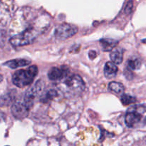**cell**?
Wrapping results in <instances>:
<instances>
[{
    "label": "cell",
    "mask_w": 146,
    "mask_h": 146,
    "mask_svg": "<svg viewBox=\"0 0 146 146\" xmlns=\"http://www.w3.org/2000/svg\"><path fill=\"white\" fill-rule=\"evenodd\" d=\"M103 49L105 51H109L113 49L114 47L118 44V41L111 38H103L100 41Z\"/></svg>",
    "instance_id": "7c38bea8"
},
{
    "label": "cell",
    "mask_w": 146,
    "mask_h": 146,
    "mask_svg": "<svg viewBox=\"0 0 146 146\" xmlns=\"http://www.w3.org/2000/svg\"><path fill=\"white\" fill-rule=\"evenodd\" d=\"M108 88L111 92L114 93L118 95H121V94H123L124 91H125V87L122 84L118 82H115V81H113L111 82L108 85Z\"/></svg>",
    "instance_id": "4fadbf2b"
},
{
    "label": "cell",
    "mask_w": 146,
    "mask_h": 146,
    "mask_svg": "<svg viewBox=\"0 0 146 146\" xmlns=\"http://www.w3.org/2000/svg\"><path fill=\"white\" fill-rule=\"evenodd\" d=\"M121 100L122 104L125 106H128L136 101V98L131 96L128 95V94H122Z\"/></svg>",
    "instance_id": "2e32d148"
},
{
    "label": "cell",
    "mask_w": 146,
    "mask_h": 146,
    "mask_svg": "<svg viewBox=\"0 0 146 146\" xmlns=\"http://www.w3.org/2000/svg\"><path fill=\"white\" fill-rule=\"evenodd\" d=\"M6 118V115L5 114L3 113H0V122L4 121Z\"/></svg>",
    "instance_id": "d6986e66"
},
{
    "label": "cell",
    "mask_w": 146,
    "mask_h": 146,
    "mask_svg": "<svg viewBox=\"0 0 146 146\" xmlns=\"http://www.w3.org/2000/svg\"><path fill=\"white\" fill-rule=\"evenodd\" d=\"M61 85L66 91L71 95H78L85 89V84L81 77L78 75L67 76Z\"/></svg>",
    "instance_id": "277c9868"
},
{
    "label": "cell",
    "mask_w": 146,
    "mask_h": 146,
    "mask_svg": "<svg viewBox=\"0 0 146 146\" xmlns=\"http://www.w3.org/2000/svg\"><path fill=\"white\" fill-rule=\"evenodd\" d=\"M96 56V53L95 51H90L89 52L90 58H91V59H94Z\"/></svg>",
    "instance_id": "ac0fdd59"
},
{
    "label": "cell",
    "mask_w": 146,
    "mask_h": 146,
    "mask_svg": "<svg viewBox=\"0 0 146 146\" xmlns=\"http://www.w3.org/2000/svg\"><path fill=\"white\" fill-rule=\"evenodd\" d=\"M45 26L39 27V24H34L27 27L24 31L10 38L9 41L14 46H22L31 44L44 31Z\"/></svg>",
    "instance_id": "6da1fadb"
},
{
    "label": "cell",
    "mask_w": 146,
    "mask_h": 146,
    "mask_svg": "<svg viewBox=\"0 0 146 146\" xmlns=\"http://www.w3.org/2000/svg\"><path fill=\"white\" fill-rule=\"evenodd\" d=\"M68 68L66 66H63L60 68L53 67L48 72V78L51 81H61L68 76Z\"/></svg>",
    "instance_id": "52a82bcc"
},
{
    "label": "cell",
    "mask_w": 146,
    "mask_h": 146,
    "mask_svg": "<svg viewBox=\"0 0 146 146\" xmlns=\"http://www.w3.org/2000/svg\"><path fill=\"white\" fill-rule=\"evenodd\" d=\"M111 61L115 64H120L122 63L123 59V51L120 48H115L112 51L110 55Z\"/></svg>",
    "instance_id": "8fae6325"
},
{
    "label": "cell",
    "mask_w": 146,
    "mask_h": 146,
    "mask_svg": "<svg viewBox=\"0 0 146 146\" xmlns=\"http://www.w3.org/2000/svg\"><path fill=\"white\" fill-rule=\"evenodd\" d=\"M78 31L76 26L70 24H63L58 26L55 30V36L61 40L66 39L75 35Z\"/></svg>",
    "instance_id": "5b68a950"
},
{
    "label": "cell",
    "mask_w": 146,
    "mask_h": 146,
    "mask_svg": "<svg viewBox=\"0 0 146 146\" xmlns=\"http://www.w3.org/2000/svg\"><path fill=\"white\" fill-rule=\"evenodd\" d=\"M118 67L115 63L107 62L104 67V75L107 78H113L116 76Z\"/></svg>",
    "instance_id": "ba28073f"
},
{
    "label": "cell",
    "mask_w": 146,
    "mask_h": 146,
    "mask_svg": "<svg viewBox=\"0 0 146 146\" xmlns=\"http://www.w3.org/2000/svg\"><path fill=\"white\" fill-rule=\"evenodd\" d=\"M30 108H31L29 107L24 101H16L15 103L13 104L11 111L14 118L19 120H21L25 118L28 115Z\"/></svg>",
    "instance_id": "8992f818"
},
{
    "label": "cell",
    "mask_w": 146,
    "mask_h": 146,
    "mask_svg": "<svg viewBox=\"0 0 146 146\" xmlns=\"http://www.w3.org/2000/svg\"><path fill=\"white\" fill-rule=\"evenodd\" d=\"M141 66V61L138 58L129 59L128 61V66L131 70L139 69Z\"/></svg>",
    "instance_id": "5bb4252c"
},
{
    "label": "cell",
    "mask_w": 146,
    "mask_h": 146,
    "mask_svg": "<svg viewBox=\"0 0 146 146\" xmlns=\"http://www.w3.org/2000/svg\"><path fill=\"white\" fill-rule=\"evenodd\" d=\"M15 91H11L0 96V106L6 107L9 106L15 98Z\"/></svg>",
    "instance_id": "30bf717a"
},
{
    "label": "cell",
    "mask_w": 146,
    "mask_h": 146,
    "mask_svg": "<svg viewBox=\"0 0 146 146\" xmlns=\"http://www.w3.org/2000/svg\"><path fill=\"white\" fill-rule=\"evenodd\" d=\"M143 42L146 43V39H145V40H143Z\"/></svg>",
    "instance_id": "44dd1931"
},
{
    "label": "cell",
    "mask_w": 146,
    "mask_h": 146,
    "mask_svg": "<svg viewBox=\"0 0 146 146\" xmlns=\"http://www.w3.org/2000/svg\"><path fill=\"white\" fill-rule=\"evenodd\" d=\"M7 39V31L4 27L0 24V47L4 46Z\"/></svg>",
    "instance_id": "e0dca14e"
},
{
    "label": "cell",
    "mask_w": 146,
    "mask_h": 146,
    "mask_svg": "<svg viewBox=\"0 0 146 146\" xmlns=\"http://www.w3.org/2000/svg\"><path fill=\"white\" fill-rule=\"evenodd\" d=\"M125 122L127 126L132 128L146 125V107L140 105L130 107L125 114Z\"/></svg>",
    "instance_id": "7a4b0ae2"
},
{
    "label": "cell",
    "mask_w": 146,
    "mask_h": 146,
    "mask_svg": "<svg viewBox=\"0 0 146 146\" xmlns=\"http://www.w3.org/2000/svg\"><path fill=\"white\" fill-rule=\"evenodd\" d=\"M38 74L36 66H31L27 69L19 70L14 74L12 82L19 88H24L29 85L34 81V79Z\"/></svg>",
    "instance_id": "3957f363"
},
{
    "label": "cell",
    "mask_w": 146,
    "mask_h": 146,
    "mask_svg": "<svg viewBox=\"0 0 146 146\" xmlns=\"http://www.w3.org/2000/svg\"><path fill=\"white\" fill-rule=\"evenodd\" d=\"M2 79H3V77H2V76H1V75H0V82H1V81H2Z\"/></svg>",
    "instance_id": "ffe728a7"
},
{
    "label": "cell",
    "mask_w": 146,
    "mask_h": 146,
    "mask_svg": "<svg viewBox=\"0 0 146 146\" xmlns=\"http://www.w3.org/2000/svg\"><path fill=\"white\" fill-rule=\"evenodd\" d=\"M56 96V91H55V90H50L41 98V101H42L43 103H47L49 101H51V100L54 99Z\"/></svg>",
    "instance_id": "9a60e30c"
},
{
    "label": "cell",
    "mask_w": 146,
    "mask_h": 146,
    "mask_svg": "<svg viewBox=\"0 0 146 146\" xmlns=\"http://www.w3.org/2000/svg\"><path fill=\"white\" fill-rule=\"evenodd\" d=\"M30 64H31V61H29V60L18 58V59L10 60V61H7L6 63H4V65L7 66L11 68H19V67L26 66H28Z\"/></svg>",
    "instance_id": "9c48e42d"
}]
</instances>
